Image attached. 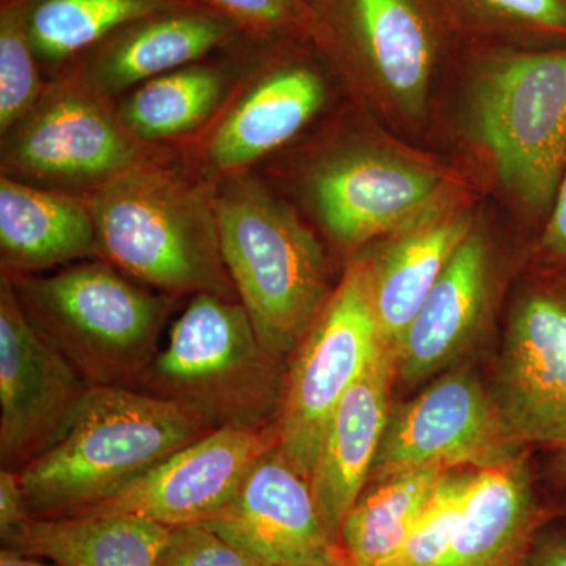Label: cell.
<instances>
[{"instance_id": "obj_23", "label": "cell", "mask_w": 566, "mask_h": 566, "mask_svg": "<svg viewBox=\"0 0 566 566\" xmlns=\"http://www.w3.org/2000/svg\"><path fill=\"white\" fill-rule=\"evenodd\" d=\"M169 527L129 515L25 521L2 546L57 566H155Z\"/></svg>"}, {"instance_id": "obj_6", "label": "cell", "mask_w": 566, "mask_h": 566, "mask_svg": "<svg viewBox=\"0 0 566 566\" xmlns=\"http://www.w3.org/2000/svg\"><path fill=\"white\" fill-rule=\"evenodd\" d=\"M469 126L502 188L545 223L566 169V46L482 54Z\"/></svg>"}, {"instance_id": "obj_32", "label": "cell", "mask_w": 566, "mask_h": 566, "mask_svg": "<svg viewBox=\"0 0 566 566\" xmlns=\"http://www.w3.org/2000/svg\"><path fill=\"white\" fill-rule=\"evenodd\" d=\"M532 270L566 273V169L553 208L532 248Z\"/></svg>"}, {"instance_id": "obj_27", "label": "cell", "mask_w": 566, "mask_h": 566, "mask_svg": "<svg viewBox=\"0 0 566 566\" xmlns=\"http://www.w3.org/2000/svg\"><path fill=\"white\" fill-rule=\"evenodd\" d=\"M480 469L452 468L403 545L379 566H441L455 539L458 524L476 482Z\"/></svg>"}, {"instance_id": "obj_33", "label": "cell", "mask_w": 566, "mask_h": 566, "mask_svg": "<svg viewBox=\"0 0 566 566\" xmlns=\"http://www.w3.org/2000/svg\"><path fill=\"white\" fill-rule=\"evenodd\" d=\"M31 520L25 506L20 475L11 469L0 468V536L10 534Z\"/></svg>"}, {"instance_id": "obj_36", "label": "cell", "mask_w": 566, "mask_h": 566, "mask_svg": "<svg viewBox=\"0 0 566 566\" xmlns=\"http://www.w3.org/2000/svg\"><path fill=\"white\" fill-rule=\"evenodd\" d=\"M0 566H57L55 564H44L39 557L25 556V554L14 553V551L2 547L0 553Z\"/></svg>"}, {"instance_id": "obj_18", "label": "cell", "mask_w": 566, "mask_h": 566, "mask_svg": "<svg viewBox=\"0 0 566 566\" xmlns=\"http://www.w3.org/2000/svg\"><path fill=\"white\" fill-rule=\"evenodd\" d=\"M238 32L232 20L208 6L151 14L123 25L80 55L84 63L77 77L107 98L199 62Z\"/></svg>"}, {"instance_id": "obj_4", "label": "cell", "mask_w": 566, "mask_h": 566, "mask_svg": "<svg viewBox=\"0 0 566 566\" xmlns=\"http://www.w3.org/2000/svg\"><path fill=\"white\" fill-rule=\"evenodd\" d=\"M286 364L259 340L238 300L197 294L134 389L172 401L210 431L273 427Z\"/></svg>"}, {"instance_id": "obj_20", "label": "cell", "mask_w": 566, "mask_h": 566, "mask_svg": "<svg viewBox=\"0 0 566 566\" xmlns=\"http://www.w3.org/2000/svg\"><path fill=\"white\" fill-rule=\"evenodd\" d=\"M553 509L536 490L524 449L479 471L441 566H520Z\"/></svg>"}, {"instance_id": "obj_26", "label": "cell", "mask_w": 566, "mask_h": 566, "mask_svg": "<svg viewBox=\"0 0 566 566\" xmlns=\"http://www.w3.org/2000/svg\"><path fill=\"white\" fill-rule=\"evenodd\" d=\"M223 92L221 70L192 63L134 88L118 115L128 132L144 144L170 139L208 120L221 104Z\"/></svg>"}, {"instance_id": "obj_17", "label": "cell", "mask_w": 566, "mask_h": 566, "mask_svg": "<svg viewBox=\"0 0 566 566\" xmlns=\"http://www.w3.org/2000/svg\"><path fill=\"white\" fill-rule=\"evenodd\" d=\"M493 293V249L485 232L475 227L401 338L397 382L417 386L457 363L482 333Z\"/></svg>"}, {"instance_id": "obj_1", "label": "cell", "mask_w": 566, "mask_h": 566, "mask_svg": "<svg viewBox=\"0 0 566 566\" xmlns=\"http://www.w3.org/2000/svg\"><path fill=\"white\" fill-rule=\"evenodd\" d=\"M207 433L172 401L132 387H92L62 433L18 471L29 516L82 512Z\"/></svg>"}, {"instance_id": "obj_10", "label": "cell", "mask_w": 566, "mask_h": 566, "mask_svg": "<svg viewBox=\"0 0 566 566\" xmlns=\"http://www.w3.org/2000/svg\"><path fill=\"white\" fill-rule=\"evenodd\" d=\"M491 394L517 447H566V273L532 270L517 293Z\"/></svg>"}, {"instance_id": "obj_35", "label": "cell", "mask_w": 566, "mask_h": 566, "mask_svg": "<svg viewBox=\"0 0 566 566\" xmlns=\"http://www.w3.org/2000/svg\"><path fill=\"white\" fill-rule=\"evenodd\" d=\"M547 461V480L557 491L566 495V447L564 449L549 450Z\"/></svg>"}, {"instance_id": "obj_30", "label": "cell", "mask_w": 566, "mask_h": 566, "mask_svg": "<svg viewBox=\"0 0 566 566\" xmlns=\"http://www.w3.org/2000/svg\"><path fill=\"white\" fill-rule=\"evenodd\" d=\"M255 39L308 36L307 0H202Z\"/></svg>"}, {"instance_id": "obj_16", "label": "cell", "mask_w": 566, "mask_h": 566, "mask_svg": "<svg viewBox=\"0 0 566 566\" xmlns=\"http://www.w3.org/2000/svg\"><path fill=\"white\" fill-rule=\"evenodd\" d=\"M397 349L379 344L324 431L308 483L335 546L346 515L367 485L385 434L397 385Z\"/></svg>"}, {"instance_id": "obj_21", "label": "cell", "mask_w": 566, "mask_h": 566, "mask_svg": "<svg viewBox=\"0 0 566 566\" xmlns=\"http://www.w3.org/2000/svg\"><path fill=\"white\" fill-rule=\"evenodd\" d=\"M0 255L3 274L10 277L98 260V234L88 200L2 175Z\"/></svg>"}, {"instance_id": "obj_5", "label": "cell", "mask_w": 566, "mask_h": 566, "mask_svg": "<svg viewBox=\"0 0 566 566\" xmlns=\"http://www.w3.org/2000/svg\"><path fill=\"white\" fill-rule=\"evenodd\" d=\"M10 281L33 329L92 387L134 389L172 311L174 296L140 289L106 260Z\"/></svg>"}, {"instance_id": "obj_29", "label": "cell", "mask_w": 566, "mask_h": 566, "mask_svg": "<svg viewBox=\"0 0 566 566\" xmlns=\"http://www.w3.org/2000/svg\"><path fill=\"white\" fill-rule=\"evenodd\" d=\"M29 32L28 0H0V132L39 102L44 87Z\"/></svg>"}, {"instance_id": "obj_24", "label": "cell", "mask_w": 566, "mask_h": 566, "mask_svg": "<svg viewBox=\"0 0 566 566\" xmlns=\"http://www.w3.org/2000/svg\"><path fill=\"white\" fill-rule=\"evenodd\" d=\"M449 471L424 465L368 480L342 524L338 566H379L392 556L430 505Z\"/></svg>"}, {"instance_id": "obj_22", "label": "cell", "mask_w": 566, "mask_h": 566, "mask_svg": "<svg viewBox=\"0 0 566 566\" xmlns=\"http://www.w3.org/2000/svg\"><path fill=\"white\" fill-rule=\"evenodd\" d=\"M326 96V82L314 66H275L223 118L208 147V163L216 172H240L293 139L318 114Z\"/></svg>"}, {"instance_id": "obj_2", "label": "cell", "mask_w": 566, "mask_h": 566, "mask_svg": "<svg viewBox=\"0 0 566 566\" xmlns=\"http://www.w3.org/2000/svg\"><path fill=\"white\" fill-rule=\"evenodd\" d=\"M99 259L159 293L238 300L223 263L214 196L145 163L88 196Z\"/></svg>"}, {"instance_id": "obj_7", "label": "cell", "mask_w": 566, "mask_h": 566, "mask_svg": "<svg viewBox=\"0 0 566 566\" xmlns=\"http://www.w3.org/2000/svg\"><path fill=\"white\" fill-rule=\"evenodd\" d=\"M145 163L144 142L81 77L44 88L2 134L3 177L73 196L81 189L91 196Z\"/></svg>"}, {"instance_id": "obj_28", "label": "cell", "mask_w": 566, "mask_h": 566, "mask_svg": "<svg viewBox=\"0 0 566 566\" xmlns=\"http://www.w3.org/2000/svg\"><path fill=\"white\" fill-rule=\"evenodd\" d=\"M453 18L524 41L528 48L566 46V0H444Z\"/></svg>"}, {"instance_id": "obj_9", "label": "cell", "mask_w": 566, "mask_h": 566, "mask_svg": "<svg viewBox=\"0 0 566 566\" xmlns=\"http://www.w3.org/2000/svg\"><path fill=\"white\" fill-rule=\"evenodd\" d=\"M308 36L406 118L427 109L453 17L444 0H307Z\"/></svg>"}, {"instance_id": "obj_25", "label": "cell", "mask_w": 566, "mask_h": 566, "mask_svg": "<svg viewBox=\"0 0 566 566\" xmlns=\"http://www.w3.org/2000/svg\"><path fill=\"white\" fill-rule=\"evenodd\" d=\"M207 6L202 0H28L29 32L39 65L80 57L112 32L151 14Z\"/></svg>"}, {"instance_id": "obj_11", "label": "cell", "mask_w": 566, "mask_h": 566, "mask_svg": "<svg viewBox=\"0 0 566 566\" xmlns=\"http://www.w3.org/2000/svg\"><path fill=\"white\" fill-rule=\"evenodd\" d=\"M452 177L433 164L375 145L331 153L307 178L316 216L344 248H359L457 200Z\"/></svg>"}, {"instance_id": "obj_14", "label": "cell", "mask_w": 566, "mask_h": 566, "mask_svg": "<svg viewBox=\"0 0 566 566\" xmlns=\"http://www.w3.org/2000/svg\"><path fill=\"white\" fill-rule=\"evenodd\" d=\"M277 442L275 424L210 431L71 516H139L166 527L203 523L232 501L252 464Z\"/></svg>"}, {"instance_id": "obj_12", "label": "cell", "mask_w": 566, "mask_h": 566, "mask_svg": "<svg viewBox=\"0 0 566 566\" xmlns=\"http://www.w3.org/2000/svg\"><path fill=\"white\" fill-rule=\"evenodd\" d=\"M523 450L510 441L490 387L468 367L394 405L368 480L424 468H488Z\"/></svg>"}, {"instance_id": "obj_13", "label": "cell", "mask_w": 566, "mask_h": 566, "mask_svg": "<svg viewBox=\"0 0 566 566\" xmlns=\"http://www.w3.org/2000/svg\"><path fill=\"white\" fill-rule=\"evenodd\" d=\"M92 386L35 329L0 279V464L20 471L62 433Z\"/></svg>"}, {"instance_id": "obj_19", "label": "cell", "mask_w": 566, "mask_h": 566, "mask_svg": "<svg viewBox=\"0 0 566 566\" xmlns=\"http://www.w3.org/2000/svg\"><path fill=\"white\" fill-rule=\"evenodd\" d=\"M474 229V212L457 199L389 234L364 255L382 345L398 352L428 293Z\"/></svg>"}, {"instance_id": "obj_15", "label": "cell", "mask_w": 566, "mask_h": 566, "mask_svg": "<svg viewBox=\"0 0 566 566\" xmlns=\"http://www.w3.org/2000/svg\"><path fill=\"white\" fill-rule=\"evenodd\" d=\"M203 524L262 566H338L311 483L277 446L252 464L232 501Z\"/></svg>"}, {"instance_id": "obj_3", "label": "cell", "mask_w": 566, "mask_h": 566, "mask_svg": "<svg viewBox=\"0 0 566 566\" xmlns=\"http://www.w3.org/2000/svg\"><path fill=\"white\" fill-rule=\"evenodd\" d=\"M214 210L238 301L264 348L289 360L334 292L323 245L289 205L248 178H230Z\"/></svg>"}, {"instance_id": "obj_34", "label": "cell", "mask_w": 566, "mask_h": 566, "mask_svg": "<svg viewBox=\"0 0 566 566\" xmlns=\"http://www.w3.org/2000/svg\"><path fill=\"white\" fill-rule=\"evenodd\" d=\"M520 566H566V535L562 532H538Z\"/></svg>"}, {"instance_id": "obj_31", "label": "cell", "mask_w": 566, "mask_h": 566, "mask_svg": "<svg viewBox=\"0 0 566 566\" xmlns=\"http://www.w3.org/2000/svg\"><path fill=\"white\" fill-rule=\"evenodd\" d=\"M155 566H262L203 523L169 527Z\"/></svg>"}, {"instance_id": "obj_8", "label": "cell", "mask_w": 566, "mask_h": 566, "mask_svg": "<svg viewBox=\"0 0 566 566\" xmlns=\"http://www.w3.org/2000/svg\"><path fill=\"white\" fill-rule=\"evenodd\" d=\"M379 344L367 264L357 256L286 364L277 449L305 479L311 480L338 401Z\"/></svg>"}]
</instances>
